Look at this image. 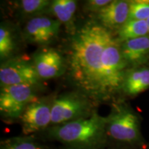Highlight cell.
Instances as JSON below:
<instances>
[{
  "label": "cell",
  "instance_id": "obj_4",
  "mask_svg": "<svg viewBox=\"0 0 149 149\" xmlns=\"http://www.w3.org/2000/svg\"><path fill=\"white\" fill-rule=\"evenodd\" d=\"M84 95L68 93L59 96L51 105V126L60 125L91 115V106Z\"/></svg>",
  "mask_w": 149,
  "mask_h": 149
},
{
  "label": "cell",
  "instance_id": "obj_19",
  "mask_svg": "<svg viewBox=\"0 0 149 149\" xmlns=\"http://www.w3.org/2000/svg\"><path fill=\"white\" fill-rule=\"evenodd\" d=\"M109 0H90L86 3V10L91 12H97V13L106 6L111 3Z\"/></svg>",
  "mask_w": 149,
  "mask_h": 149
},
{
  "label": "cell",
  "instance_id": "obj_17",
  "mask_svg": "<svg viewBox=\"0 0 149 149\" xmlns=\"http://www.w3.org/2000/svg\"><path fill=\"white\" fill-rule=\"evenodd\" d=\"M148 18L149 1H130L128 20H147Z\"/></svg>",
  "mask_w": 149,
  "mask_h": 149
},
{
  "label": "cell",
  "instance_id": "obj_8",
  "mask_svg": "<svg viewBox=\"0 0 149 149\" xmlns=\"http://www.w3.org/2000/svg\"><path fill=\"white\" fill-rule=\"evenodd\" d=\"M33 64L40 79L60 77L67 70L66 59L53 48H43L33 56Z\"/></svg>",
  "mask_w": 149,
  "mask_h": 149
},
{
  "label": "cell",
  "instance_id": "obj_3",
  "mask_svg": "<svg viewBox=\"0 0 149 149\" xmlns=\"http://www.w3.org/2000/svg\"><path fill=\"white\" fill-rule=\"evenodd\" d=\"M107 118L108 138L128 144L140 141V122L137 115L131 110L116 106Z\"/></svg>",
  "mask_w": 149,
  "mask_h": 149
},
{
  "label": "cell",
  "instance_id": "obj_9",
  "mask_svg": "<svg viewBox=\"0 0 149 149\" xmlns=\"http://www.w3.org/2000/svg\"><path fill=\"white\" fill-rule=\"evenodd\" d=\"M61 24L58 20L47 17H35L26 25L25 37L31 43L47 45L57 37Z\"/></svg>",
  "mask_w": 149,
  "mask_h": 149
},
{
  "label": "cell",
  "instance_id": "obj_13",
  "mask_svg": "<svg viewBox=\"0 0 149 149\" xmlns=\"http://www.w3.org/2000/svg\"><path fill=\"white\" fill-rule=\"evenodd\" d=\"M57 20L68 28L72 27V19L77 10V1L74 0H55L48 7Z\"/></svg>",
  "mask_w": 149,
  "mask_h": 149
},
{
  "label": "cell",
  "instance_id": "obj_1",
  "mask_svg": "<svg viewBox=\"0 0 149 149\" xmlns=\"http://www.w3.org/2000/svg\"><path fill=\"white\" fill-rule=\"evenodd\" d=\"M66 60L70 80L89 99L107 101L122 88L127 62L120 41L99 22L72 32Z\"/></svg>",
  "mask_w": 149,
  "mask_h": 149
},
{
  "label": "cell",
  "instance_id": "obj_12",
  "mask_svg": "<svg viewBox=\"0 0 149 149\" xmlns=\"http://www.w3.org/2000/svg\"><path fill=\"white\" fill-rule=\"evenodd\" d=\"M149 88V68L134 70L126 74L122 88L130 95H136Z\"/></svg>",
  "mask_w": 149,
  "mask_h": 149
},
{
  "label": "cell",
  "instance_id": "obj_21",
  "mask_svg": "<svg viewBox=\"0 0 149 149\" xmlns=\"http://www.w3.org/2000/svg\"><path fill=\"white\" fill-rule=\"evenodd\" d=\"M64 149H75V148H68V147H66V148Z\"/></svg>",
  "mask_w": 149,
  "mask_h": 149
},
{
  "label": "cell",
  "instance_id": "obj_20",
  "mask_svg": "<svg viewBox=\"0 0 149 149\" xmlns=\"http://www.w3.org/2000/svg\"><path fill=\"white\" fill-rule=\"evenodd\" d=\"M146 22H147V24H148V33H149V18L148 19L146 20Z\"/></svg>",
  "mask_w": 149,
  "mask_h": 149
},
{
  "label": "cell",
  "instance_id": "obj_16",
  "mask_svg": "<svg viewBox=\"0 0 149 149\" xmlns=\"http://www.w3.org/2000/svg\"><path fill=\"white\" fill-rule=\"evenodd\" d=\"M15 48L13 35L8 27L1 25L0 28V57L1 59L8 57Z\"/></svg>",
  "mask_w": 149,
  "mask_h": 149
},
{
  "label": "cell",
  "instance_id": "obj_5",
  "mask_svg": "<svg viewBox=\"0 0 149 149\" xmlns=\"http://www.w3.org/2000/svg\"><path fill=\"white\" fill-rule=\"evenodd\" d=\"M37 100L32 86L24 84L1 87V115L8 120L19 119L26 108Z\"/></svg>",
  "mask_w": 149,
  "mask_h": 149
},
{
  "label": "cell",
  "instance_id": "obj_6",
  "mask_svg": "<svg viewBox=\"0 0 149 149\" xmlns=\"http://www.w3.org/2000/svg\"><path fill=\"white\" fill-rule=\"evenodd\" d=\"M33 63L21 58L9 59L0 68L1 87L15 85L37 86L40 82Z\"/></svg>",
  "mask_w": 149,
  "mask_h": 149
},
{
  "label": "cell",
  "instance_id": "obj_15",
  "mask_svg": "<svg viewBox=\"0 0 149 149\" xmlns=\"http://www.w3.org/2000/svg\"><path fill=\"white\" fill-rule=\"evenodd\" d=\"M1 149H46L45 147L31 136L13 137L1 142Z\"/></svg>",
  "mask_w": 149,
  "mask_h": 149
},
{
  "label": "cell",
  "instance_id": "obj_2",
  "mask_svg": "<svg viewBox=\"0 0 149 149\" xmlns=\"http://www.w3.org/2000/svg\"><path fill=\"white\" fill-rule=\"evenodd\" d=\"M107 117L97 113L79 120L51 126L50 138L75 149H102L107 144Z\"/></svg>",
  "mask_w": 149,
  "mask_h": 149
},
{
  "label": "cell",
  "instance_id": "obj_10",
  "mask_svg": "<svg viewBox=\"0 0 149 149\" xmlns=\"http://www.w3.org/2000/svg\"><path fill=\"white\" fill-rule=\"evenodd\" d=\"M129 3L126 1H111L97 13L99 22L109 30L120 29L128 20Z\"/></svg>",
  "mask_w": 149,
  "mask_h": 149
},
{
  "label": "cell",
  "instance_id": "obj_14",
  "mask_svg": "<svg viewBox=\"0 0 149 149\" xmlns=\"http://www.w3.org/2000/svg\"><path fill=\"white\" fill-rule=\"evenodd\" d=\"M148 33L146 20H128L119 29L118 39L120 42L144 37Z\"/></svg>",
  "mask_w": 149,
  "mask_h": 149
},
{
  "label": "cell",
  "instance_id": "obj_7",
  "mask_svg": "<svg viewBox=\"0 0 149 149\" xmlns=\"http://www.w3.org/2000/svg\"><path fill=\"white\" fill-rule=\"evenodd\" d=\"M19 120L25 136L45 130L51 125V105L38 100L26 108Z\"/></svg>",
  "mask_w": 149,
  "mask_h": 149
},
{
  "label": "cell",
  "instance_id": "obj_18",
  "mask_svg": "<svg viewBox=\"0 0 149 149\" xmlns=\"http://www.w3.org/2000/svg\"><path fill=\"white\" fill-rule=\"evenodd\" d=\"M51 3L46 0H23L20 1V8L24 14H37L49 7Z\"/></svg>",
  "mask_w": 149,
  "mask_h": 149
},
{
  "label": "cell",
  "instance_id": "obj_11",
  "mask_svg": "<svg viewBox=\"0 0 149 149\" xmlns=\"http://www.w3.org/2000/svg\"><path fill=\"white\" fill-rule=\"evenodd\" d=\"M121 48L126 62H139L149 53V37L144 36L126 41L121 44Z\"/></svg>",
  "mask_w": 149,
  "mask_h": 149
}]
</instances>
